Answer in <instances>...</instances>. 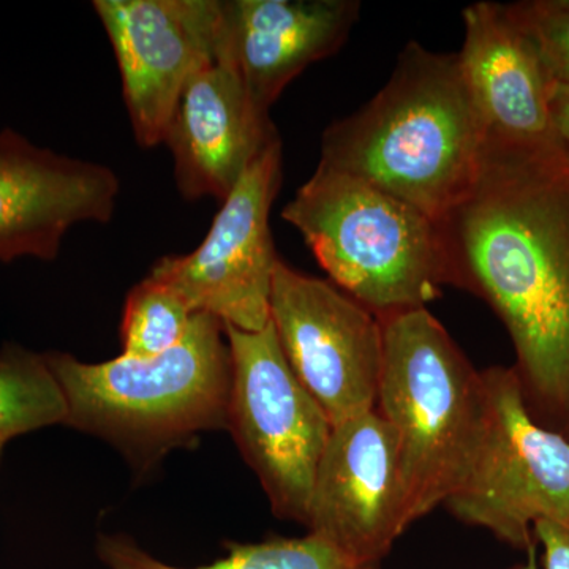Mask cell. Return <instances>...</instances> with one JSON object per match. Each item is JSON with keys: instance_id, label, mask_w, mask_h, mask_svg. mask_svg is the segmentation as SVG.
<instances>
[{"instance_id": "6da1fadb", "label": "cell", "mask_w": 569, "mask_h": 569, "mask_svg": "<svg viewBox=\"0 0 569 569\" xmlns=\"http://www.w3.org/2000/svg\"><path fill=\"white\" fill-rule=\"evenodd\" d=\"M440 227L449 287L500 318L530 417L569 440L568 149L488 142L473 190Z\"/></svg>"}, {"instance_id": "7a4b0ae2", "label": "cell", "mask_w": 569, "mask_h": 569, "mask_svg": "<svg viewBox=\"0 0 569 569\" xmlns=\"http://www.w3.org/2000/svg\"><path fill=\"white\" fill-rule=\"evenodd\" d=\"M486 144L459 56L411 41L385 88L326 130L320 163L441 222L473 190Z\"/></svg>"}, {"instance_id": "3957f363", "label": "cell", "mask_w": 569, "mask_h": 569, "mask_svg": "<svg viewBox=\"0 0 569 569\" xmlns=\"http://www.w3.org/2000/svg\"><path fill=\"white\" fill-rule=\"evenodd\" d=\"M66 397L63 426L102 438L149 470L209 430L227 429L231 355L222 321L194 313L186 337L151 359L82 362L44 353Z\"/></svg>"}, {"instance_id": "277c9868", "label": "cell", "mask_w": 569, "mask_h": 569, "mask_svg": "<svg viewBox=\"0 0 569 569\" xmlns=\"http://www.w3.org/2000/svg\"><path fill=\"white\" fill-rule=\"evenodd\" d=\"M376 410L396 433L408 529L466 481L488 421L482 372L429 309L380 317Z\"/></svg>"}, {"instance_id": "5b68a950", "label": "cell", "mask_w": 569, "mask_h": 569, "mask_svg": "<svg viewBox=\"0 0 569 569\" xmlns=\"http://www.w3.org/2000/svg\"><path fill=\"white\" fill-rule=\"evenodd\" d=\"M282 217L329 282L378 318L427 309L449 287L440 222L355 176L318 163Z\"/></svg>"}, {"instance_id": "8992f818", "label": "cell", "mask_w": 569, "mask_h": 569, "mask_svg": "<svg viewBox=\"0 0 569 569\" xmlns=\"http://www.w3.org/2000/svg\"><path fill=\"white\" fill-rule=\"evenodd\" d=\"M223 328L231 355L227 429L276 518L307 526L331 421L295 376L272 323L257 332Z\"/></svg>"}, {"instance_id": "52a82bcc", "label": "cell", "mask_w": 569, "mask_h": 569, "mask_svg": "<svg viewBox=\"0 0 569 569\" xmlns=\"http://www.w3.org/2000/svg\"><path fill=\"white\" fill-rule=\"evenodd\" d=\"M481 372L485 437L466 481L443 507L460 522L529 552L537 548L538 520L569 527V440L530 417L512 367Z\"/></svg>"}, {"instance_id": "ba28073f", "label": "cell", "mask_w": 569, "mask_h": 569, "mask_svg": "<svg viewBox=\"0 0 569 569\" xmlns=\"http://www.w3.org/2000/svg\"><path fill=\"white\" fill-rule=\"evenodd\" d=\"M282 183V142H269L236 183L193 252L171 254L149 276L178 291L193 313L241 331L271 323L277 257L269 213Z\"/></svg>"}, {"instance_id": "9c48e42d", "label": "cell", "mask_w": 569, "mask_h": 569, "mask_svg": "<svg viewBox=\"0 0 569 569\" xmlns=\"http://www.w3.org/2000/svg\"><path fill=\"white\" fill-rule=\"evenodd\" d=\"M271 323L288 365L332 427L376 410L380 318L329 280L277 261Z\"/></svg>"}, {"instance_id": "30bf717a", "label": "cell", "mask_w": 569, "mask_h": 569, "mask_svg": "<svg viewBox=\"0 0 569 569\" xmlns=\"http://www.w3.org/2000/svg\"><path fill=\"white\" fill-rule=\"evenodd\" d=\"M122 78L134 138L163 144L183 89L219 58L220 0H96Z\"/></svg>"}, {"instance_id": "8fae6325", "label": "cell", "mask_w": 569, "mask_h": 569, "mask_svg": "<svg viewBox=\"0 0 569 569\" xmlns=\"http://www.w3.org/2000/svg\"><path fill=\"white\" fill-rule=\"evenodd\" d=\"M306 527L372 569L408 530L396 433L377 410L332 427Z\"/></svg>"}, {"instance_id": "7c38bea8", "label": "cell", "mask_w": 569, "mask_h": 569, "mask_svg": "<svg viewBox=\"0 0 569 569\" xmlns=\"http://www.w3.org/2000/svg\"><path fill=\"white\" fill-rule=\"evenodd\" d=\"M121 182L111 168L0 130V261H54L80 223H108Z\"/></svg>"}, {"instance_id": "4fadbf2b", "label": "cell", "mask_w": 569, "mask_h": 569, "mask_svg": "<svg viewBox=\"0 0 569 569\" xmlns=\"http://www.w3.org/2000/svg\"><path fill=\"white\" fill-rule=\"evenodd\" d=\"M460 69L490 144L560 148L550 118V80L537 48L508 6L478 2L462 11Z\"/></svg>"}, {"instance_id": "5bb4252c", "label": "cell", "mask_w": 569, "mask_h": 569, "mask_svg": "<svg viewBox=\"0 0 569 569\" xmlns=\"http://www.w3.org/2000/svg\"><path fill=\"white\" fill-rule=\"evenodd\" d=\"M219 58L261 114L307 67L343 47L359 18L356 0H220Z\"/></svg>"}, {"instance_id": "9a60e30c", "label": "cell", "mask_w": 569, "mask_h": 569, "mask_svg": "<svg viewBox=\"0 0 569 569\" xmlns=\"http://www.w3.org/2000/svg\"><path fill=\"white\" fill-rule=\"evenodd\" d=\"M276 138L233 67L217 58L183 89L163 144L173 153L176 186L186 200L223 203Z\"/></svg>"}, {"instance_id": "2e32d148", "label": "cell", "mask_w": 569, "mask_h": 569, "mask_svg": "<svg viewBox=\"0 0 569 569\" xmlns=\"http://www.w3.org/2000/svg\"><path fill=\"white\" fill-rule=\"evenodd\" d=\"M223 559L197 568L164 563L123 535H102L97 556L108 569H372L358 563L317 535L271 538L261 542H227Z\"/></svg>"}, {"instance_id": "e0dca14e", "label": "cell", "mask_w": 569, "mask_h": 569, "mask_svg": "<svg viewBox=\"0 0 569 569\" xmlns=\"http://www.w3.org/2000/svg\"><path fill=\"white\" fill-rule=\"evenodd\" d=\"M66 397L44 353L14 343L0 350V440L62 425Z\"/></svg>"}, {"instance_id": "ac0fdd59", "label": "cell", "mask_w": 569, "mask_h": 569, "mask_svg": "<svg viewBox=\"0 0 569 569\" xmlns=\"http://www.w3.org/2000/svg\"><path fill=\"white\" fill-rule=\"evenodd\" d=\"M194 313L178 291L148 276L127 295L121 321L122 355L151 359L178 346Z\"/></svg>"}, {"instance_id": "d6986e66", "label": "cell", "mask_w": 569, "mask_h": 569, "mask_svg": "<svg viewBox=\"0 0 569 569\" xmlns=\"http://www.w3.org/2000/svg\"><path fill=\"white\" fill-rule=\"evenodd\" d=\"M537 48L550 80L569 82V9L559 0L508 6Z\"/></svg>"}, {"instance_id": "ffe728a7", "label": "cell", "mask_w": 569, "mask_h": 569, "mask_svg": "<svg viewBox=\"0 0 569 569\" xmlns=\"http://www.w3.org/2000/svg\"><path fill=\"white\" fill-rule=\"evenodd\" d=\"M533 533L545 549V569H569V527L538 520Z\"/></svg>"}, {"instance_id": "44dd1931", "label": "cell", "mask_w": 569, "mask_h": 569, "mask_svg": "<svg viewBox=\"0 0 569 569\" xmlns=\"http://www.w3.org/2000/svg\"><path fill=\"white\" fill-rule=\"evenodd\" d=\"M549 107L557 138L569 151V82L552 81Z\"/></svg>"}, {"instance_id": "7402d4cb", "label": "cell", "mask_w": 569, "mask_h": 569, "mask_svg": "<svg viewBox=\"0 0 569 569\" xmlns=\"http://www.w3.org/2000/svg\"><path fill=\"white\" fill-rule=\"evenodd\" d=\"M516 569H539L537 563V548L529 550V560H527V563Z\"/></svg>"}, {"instance_id": "603a6c76", "label": "cell", "mask_w": 569, "mask_h": 569, "mask_svg": "<svg viewBox=\"0 0 569 569\" xmlns=\"http://www.w3.org/2000/svg\"><path fill=\"white\" fill-rule=\"evenodd\" d=\"M7 441L0 440V458H2L3 448H6Z\"/></svg>"}, {"instance_id": "cb8c5ba5", "label": "cell", "mask_w": 569, "mask_h": 569, "mask_svg": "<svg viewBox=\"0 0 569 569\" xmlns=\"http://www.w3.org/2000/svg\"><path fill=\"white\" fill-rule=\"evenodd\" d=\"M559 2L561 3V6L567 7V9H569V0H559Z\"/></svg>"}]
</instances>
